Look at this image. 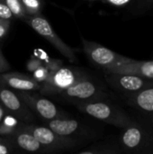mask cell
<instances>
[{
    "mask_svg": "<svg viewBox=\"0 0 153 154\" xmlns=\"http://www.w3.org/2000/svg\"><path fill=\"white\" fill-rule=\"evenodd\" d=\"M75 106L80 112L116 127L125 128L136 124L123 110L104 100L85 102L75 105Z\"/></svg>",
    "mask_w": 153,
    "mask_h": 154,
    "instance_id": "6da1fadb",
    "label": "cell"
},
{
    "mask_svg": "<svg viewBox=\"0 0 153 154\" xmlns=\"http://www.w3.org/2000/svg\"><path fill=\"white\" fill-rule=\"evenodd\" d=\"M89 77L78 67H64L50 72L48 78L41 84L40 92L43 96H58L77 81Z\"/></svg>",
    "mask_w": 153,
    "mask_h": 154,
    "instance_id": "7a4b0ae2",
    "label": "cell"
},
{
    "mask_svg": "<svg viewBox=\"0 0 153 154\" xmlns=\"http://www.w3.org/2000/svg\"><path fill=\"white\" fill-rule=\"evenodd\" d=\"M58 96L74 106L89 101L105 100L106 97L104 88L97 82L92 80L90 77L77 81Z\"/></svg>",
    "mask_w": 153,
    "mask_h": 154,
    "instance_id": "3957f363",
    "label": "cell"
},
{
    "mask_svg": "<svg viewBox=\"0 0 153 154\" xmlns=\"http://www.w3.org/2000/svg\"><path fill=\"white\" fill-rule=\"evenodd\" d=\"M23 125L37 138L41 143L48 147L51 152L70 151L84 144L83 140L60 135L47 126H39L33 124L25 123H23Z\"/></svg>",
    "mask_w": 153,
    "mask_h": 154,
    "instance_id": "277c9868",
    "label": "cell"
},
{
    "mask_svg": "<svg viewBox=\"0 0 153 154\" xmlns=\"http://www.w3.org/2000/svg\"><path fill=\"white\" fill-rule=\"evenodd\" d=\"M23 20L27 24H29L39 35L48 41L70 62H77V56L73 49L70 48L58 36L46 18L41 14H36L26 15Z\"/></svg>",
    "mask_w": 153,
    "mask_h": 154,
    "instance_id": "5b68a950",
    "label": "cell"
},
{
    "mask_svg": "<svg viewBox=\"0 0 153 154\" xmlns=\"http://www.w3.org/2000/svg\"><path fill=\"white\" fill-rule=\"evenodd\" d=\"M31 92L32 91L18 90V92L16 93L35 116H38L40 118L46 122L56 118L68 117L67 113L58 108L54 103L44 97L37 94H32Z\"/></svg>",
    "mask_w": 153,
    "mask_h": 154,
    "instance_id": "8992f818",
    "label": "cell"
},
{
    "mask_svg": "<svg viewBox=\"0 0 153 154\" xmlns=\"http://www.w3.org/2000/svg\"><path fill=\"white\" fill-rule=\"evenodd\" d=\"M0 104L8 114L21 120L23 123L32 124L36 120V116L26 106L19 95L3 84H0Z\"/></svg>",
    "mask_w": 153,
    "mask_h": 154,
    "instance_id": "52a82bcc",
    "label": "cell"
},
{
    "mask_svg": "<svg viewBox=\"0 0 153 154\" xmlns=\"http://www.w3.org/2000/svg\"><path fill=\"white\" fill-rule=\"evenodd\" d=\"M81 41L83 45V51L87 56V58L94 64L103 69L104 70L112 66L127 62L128 60H130L129 58L124 57L101 44L87 41L84 38H82Z\"/></svg>",
    "mask_w": 153,
    "mask_h": 154,
    "instance_id": "ba28073f",
    "label": "cell"
},
{
    "mask_svg": "<svg viewBox=\"0 0 153 154\" xmlns=\"http://www.w3.org/2000/svg\"><path fill=\"white\" fill-rule=\"evenodd\" d=\"M106 79L115 89L124 93H135L144 88L153 87L151 79L133 74H119L106 72Z\"/></svg>",
    "mask_w": 153,
    "mask_h": 154,
    "instance_id": "9c48e42d",
    "label": "cell"
},
{
    "mask_svg": "<svg viewBox=\"0 0 153 154\" xmlns=\"http://www.w3.org/2000/svg\"><path fill=\"white\" fill-rule=\"evenodd\" d=\"M46 126L60 135L73 137L83 141H87L95 136V134L90 131L87 126L72 118L62 117L50 120L47 121Z\"/></svg>",
    "mask_w": 153,
    "mask_h": 154,
    "instance_id": "30bf717a",
    "label": "cell"
},
{
    "mask_svg": "<svg viewBox=\"0 0 153 154\" xmlns=\"http://www.w3.org/2000/svg\"><path fill=\"white\" fill-rule=\"evenodd\" d=\"M5 138L9 139L16 148H19L25 152L42 153L51 152V151L48 147L41 143L37 140V138L23 126V124H20L18 128L11 136Z\"/></svg>",
    "mask_w": 153,
    "mask_h": 154,
    "instance_id": "8fae6325",
    "label": "cell"
},
{
    "mask_svg": "<svg viewBox=\"0 0 153 154\" xmlns=\"http://www.w3.org/2000/svg\"><path fill=\"white\" fill-rule=\"evenodd\" d=\"M0 84L17 91H39L41 88V83L36 81L32 76L20 72L2 73Z\"/></svg>",
    "mask_w": 153,
    "mask_h": 154,
    "instance_id": "7c38bea8",
    "label": "cell"
},
{
    "mask_svg": "<svg viewBox=\"0 0 153 154\" xmlns=\"http://www.w3.org/2000/svg\"><path fill=\"white\" fill-rule=\"evenodd\" d=\"M104 71L119 74H133L153 79V61H137L130 59L127 62L112 66Z\"/></svg>",
    "mask_w": 153,
    "mask_h": 154,
    "instance_id": "4fadbf2b",
    "label": "cell"
},
{
    "mask_svg": "<svg viewBox=\"0 0 153 154\" xmlns=\"http://www.w3.org/2000/svg\"><path fill=\"white\" fill-rule=\"evenodd\" d=\"M120 141L126 150H136L147 143V134L136 124L124 128Z\"/></svg>",
    "mask_w": 153,
    "mask_h": 154,
    "instance_id": "5bb4252c",
    "label": "cell"
},
{
    "mask_svg": "<svg viewBox=\"0 0 153 154\" xmlns=\"http://www.w3.org/2000/svg\"><path fill=\"white\" fill-rule=\"evenodd\" d=\"M128 103L143 111L153 112V87L131 93Z\"/></svg>",
    "mask_w": 153,
    "mask_h": 154,
    "instance_id": "9a60e30c",
    "label": "cell"
},
{
    "mask_svg": "<svg viewBox=\"0 0 153 154\" xmlns=\"http://www.w3.org/2000/svg\"><path fill=\"white\" fill-rule=\"evenodd\" d=\"M20 125L19 121L14 116L8 114L5 116L0 121V136L9 137Z\"/></svg>",
    "mask_w": 153,
    "mask_h": 154,
    "instance_id": "2e32d148",
    "label": "cell"
},
{
    "mask_svg": "<svg viewBox=\"0 0 153 154\" xmlns=\"http://www.w3.org/2000/svg\"><path fill=\"white\" fill-rule=\"evenodd\" d=\"M5 2L14 14V18L23 19L26 16L22 0H5Z\"/></svg>",
    "mask_w": 153,
    "mask_h": 154,
    "instance_id": "e0dca14e",
    "label": "cell"
},
{
    "mask_svg": "<svg viewBox=\"0 0 153 154\" xmlns=\"http://www.w3.org/2000/svg\"><path fill=\"white\" fill-rule=\"evenodd\" d=\"M26 15L41 14L42 3L41 0H22Z\"/></svg>",
    "mask_w": 153,
    "mask_h": 154,
    "instance_id": "ac0fdd59",
    "label": "cell"
},
{
    "mask_svg": "<svg viewBox=\"0 0 153 154\" xmlns=\"http://www.w3.org/2000/svg\"><path fill=\"white\" fill-rule=\"evenodd\" d=\"M17 148L12 143V142L3 136H0V154H7L15 152Z\"/></svg>",
    "mask_w": 153,
    "mask_h": 154,
    "instance_id": "d6986e66",
    "label": "cell"
},
{
    "mask_svg": "<svg viewBox=\"0 0 153 154\" xmlns=\"http://www.w3.org/2000/svg\"><path fill=\"white\" fill-rule=\"evenodd\" d=\"M49 73H50V71L47 69V68L44 66V65H42V66H41V67H39L38 69H36L33 72H32V78L36 80V81H38L39 83H42V82H44L45 80H46V79L48 78V76H49Z\"/></svg>",
    "mask_w": 153,
    "mask_h": 154,
    "instance_id": "ffe728a7",
    "label": "cell"
},
{
    "mask_svg": "<svg viewBox=\"0 0 153 154\" xmlns=\"http://www.w3.org/2000/svg\"><path fill=\"white\" fill-rule=\"evenodd\" d=\"M0 18L2 19H7V20H12L14 18V14L8 8L7 5L5 4V0H0Z\"/></svg>",
    "mask_w": 153,
    "mask_h": 154,
    "instance_id": "44dd1931",
    "label": "cell"
},
{
    "mask_svg": "<svg viewBox=\"0 0 153 154\" xmlns=\"http://www.w3.org/2000/svg\"><path fill=\"white\" fill-rule=\"evenodd\" d=\"M44 66L47 68V69L50 72L55 71L61 68L63 66V61L61 60H57V59H51L50 60L44 61Z\"/></svg>",
    "mask_w": 153,
    "mask_h": 154,
    "instance_id": "7402d4cb",
    "label": "cell"
},
{
    "mask_svg": "<svg viewBox=\"0 0 153 154\" xmlns=\"http://www.w3.org/2000/svg\"><path fill=\"white\" fill-rule=\"evenodd\" d=\"M105 147H91L89 149H86L78 152L80 154H104V153H115V151L104 149Z\"/></svg>",
    "mask_w": 153,
    "mask_h": 154,
    "instance_id": "603a6c76",
    "label": "cell"
},
{
    "mask_svg": "<svg viewBox=\"0 0 153 154\" xmlns=\"http://www.w3.org/2000/svg\"><path fill=\"white\" fill-rule=\"evenodd\" d=\"M42 65H44V62L42 60H41L38 58L32 57L27 62V69L30 72H33L36 69H38L39 67H41Z\"/></svg>",
    "mask_w": 153,
    "mask_h": 154,
    "instance_id": "cb8c5ba5",
    "label": "cell"
},
{
    "mask_svg": "<svg viewBox=\"0 0 153 154\" xmlns=\"http://www.w3.org/2000/svg\"><path fill=\"white\" fill-rule=\"evenodd\" d=\"M10 28V20L0 18V40L5 38Z\"/></svg>",
    "mask_w": 153,
    "mask_h": 154,
    "instance_id": "d4e9b609",
    "label": "cell"
},
{
    "mask_svg": "<svg viewBox=\"0 0 153 154\" xmlns=\"http://www.w3.org/2000/svg\"><path fill=\"white\" fill-rule=\"evenodd\" d=\"M10 68H11L10 64L7 61V60L5 59V57L4 56L2 50L0 48V73L2 74V73L7 72L10 69Z\"/></svg>",
    "mask_w": 153,
    "mask_h": 154,
    "instance_id": "484cf974",
    "label": "cell"
},
{
    "mask_svg": "<svg viewBox=\"0 0 153 154\" xmlns=\"http://www.w3.org/2000/svg\"><path fill=\"white\" fill-rule=\"evenodd\" d=\"M106 1L115 5H125L126 3H128L130 0H106Z\"/></svg>",
    "mask_w": 153,
    "mask_h": 154,
    "instance_id": "4316f807",
    "label": "cell"
},
{
    "mask_svg": "<svg viewBox=\"0 0 153 154\" xmlns=\"http://www.w3.org/2000/svg\"><path fill=\"white\" fill-rule=\"evenodd\" d=\"M5 108L1 106V104H0V121L2 120V118L4 117V116H5Z\"/></svg>",
    "mask_w": 153,
    "mask_h": 154,
    "instance_id": "83f0119b",
    "label": "cell"
},
{
    "mask_svg": "<svg viewBox=\"0 0 153 154\" xmlns=\"http://www.w3.org/2000/svg\"><path fill=\"white\" fill-rule=\"evenodd\" d=\"M0 81H1V73H0Z\"/></svg>",
    "mask_w": 153,
    "mask_h": 154,
    "instance_id": "f1b7e54d",
    "label": "cell"
}]
</instances>
